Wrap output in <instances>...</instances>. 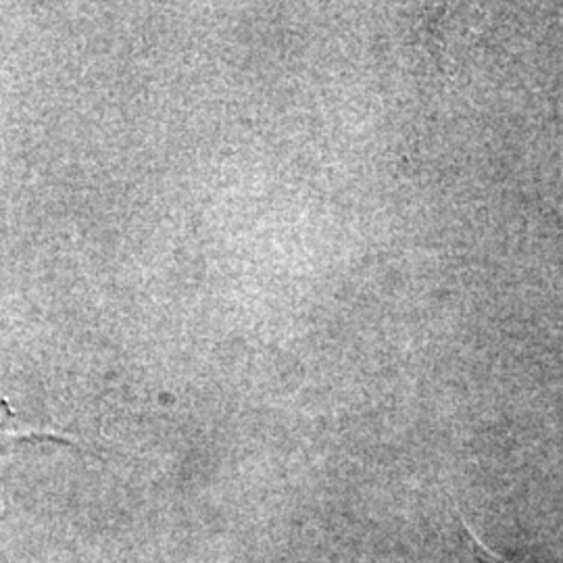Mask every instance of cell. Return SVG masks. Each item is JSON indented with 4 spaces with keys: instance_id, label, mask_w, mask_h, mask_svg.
Here are the masks:
<instances>
[{
    "instance_id": "cell-1",
    "label": "cell",
    "mask_w": 563,
    "mask_h": 563,
    "mask_svg": "<svg viewBox=\"0 0 563 563\" xmlns=\"http://www.w3.org/2000/svg\"><path fill=\"white\" fill-rule=\"evenodd\" d=\"M462 539L465 553H467V563H509L504 558H499L495 551L484 547L483 541L472 532V528L462 520Z\"/></svg>"
}]
</instances>
